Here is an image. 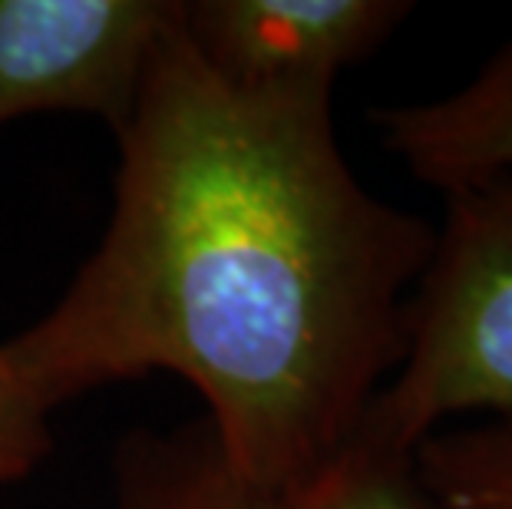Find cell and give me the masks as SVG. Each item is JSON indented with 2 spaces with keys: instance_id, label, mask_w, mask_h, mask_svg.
I'll return each mask as SVG.
<instances>
[{
  "instance_id": "cell-1",
  "label": "cell",
  "mask_w": 512,
  "mask_h": 509,
  "mask_svg": "<svg viewBox=\"0 0 512 509\" xmlns=\"http://www.w3.org/2000/svg\"><path fill=\"white\" fill-rule=\"evenodd\" d=\"M116 143L110 225L4 341L17 377L53 414L166 371L199 391L242 480L331 467L403 361L433 225L364 189L331 100L228 90L179 17Z\"/></svg>"
},
{
  "instance_id": "cell-2",
  "label": "cell",
  "mask_w": 512,
  "mask_h": 509,
  "mask_svg": "<svg viewBox=\"0 0 512 509\" xmlns=\"http://www.w3.org/2000/svg\"><path fill=\"white\" fill-rule=\"evenodd\" d=\"M512 414V172L443 192L407 348L361 437L413 453L453 417Z\"/></svg>"
},
{
  "instance_id": "cell-3",
  "label": "cell",
  "mask_w": 512,
  "mask_h": 509,
  "mask_svg": "<svg viewBox=\"0 0 512 509\" xmlns=\"http://www.w3.org/2000/svg\"><path fill=\"white\" fill-rule=\"evenodd\" d=\"M179 0H0V129L40 113L129 123Z\"/></svg>"
},
{
  "instance_id": "cell-4",
  "label": "cell",
  "mask_w": 512,
  "mask_h": 509,
  "mask_svg": "<svg viewBox=\"0 0 512 509\" xmlns=\"http://www.w3.org/2000/svg\"><path fill=\"white\" fill-rule=\"evenodd\" d=\"M400 0H182L179 30L195 60L248 96H318L407 20Z\"/></svg>"
},
{
  "instance_id": "cell-5",
  "label": "cell",
  "mask_w": 512,
  "mask_h": 509,
  "mask_svg": "<svg viewBox=\"0 0 512 509\" xmlns=\"http://www.w3.org/2000/svg\"><path fill=\"white\" fill-rule=\"evenodd\" d=\"M116 509H430L413 453L361 437L331 467L291 486L242 480L209 427L136 430L116 447Z\"/></svg>"
},
{
  "instance_id": "cell-6",
  "label": "cell",
  "mask_w": 512,
  "mask_h": 509,
  "mask_svg": "<svg viewBox=\"0 0 512 509\" xmlns=\"http://www.w3.org/2000/svg\"><path fill=\"white\" fill-rule=\"evenodd\" d=\"M387 153L440 192L512 172V40L470 83L427 103L380 110Z\"/></svg>"
},
{
  "instance_id": "cell-7",
  "label": "cell",
  "mask_w": 512,
  "mask_h": 509,
  "mask_svg": "<svg viewBox=\"0 0 512 509\" xmlns=\"http://www.w3.org/2000/svg\"><path fill=\"white\" fill-rule=\"evenodd\" d=\"M413 470L430 509H512V414L433 430Z\"/></svg>"
},
{
  "instance_id": "cell-8",
  "label": "cell",
  "mask_w": 512,
  "mask_h": 509,
  "mask_svg": "<svg viewBox=\"0 0 512 509\" xmlns=\"http://www.w3.org/2000/svg\"><path fill=\"white\" fill-rule=\"evenodd\" d=\"M50 417L27 391L0 341V490L30 476L53 447Z\"/></svg>"
}]
</instances>
